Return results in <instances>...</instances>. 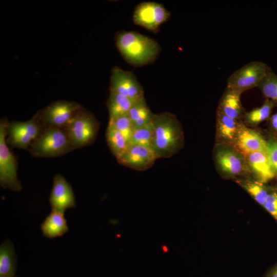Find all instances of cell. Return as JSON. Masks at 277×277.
<instances>
[{
    "instance_id": "25",
    "label": "cell",
    "mask_w": 277,
    "mask_h": 277,
    "mask_svg": "<svg viewBox=\"0 0 277 277\" xmlns=\"http://www.w3.org/2000/svg\"><path fill=\"white\" fill-rule=\"evenodd\" d=\"M258 88L266 99L272 101L277 105V75L270 68Z\"/></svg>"
},
{
    "instance_id": "13",
    "label": "cell",
    "mask_w": 277,
    "mask_h": 277,
    "mask_svg": "<svg viewBox=\"0 0 277 277\" xmlns=\"http://www.w3.org/2000/svg\"><path fill=\"white\" fill-rule=\"evenodd\" d=\"M49 201L52 210L64 213L68 209L75 208V197L70 184L61 174L54 175Z\"/></svg>"
},
{
    "instance_id": "17",
    "label": "cell",
    "mask_w": 277,
    "mask_h": 277,
    "mask_svg": "<svg viewBox=\"0 0 277 277\" xmlns=\"http://www.w3.org/2000/svg\"><path fill=\"white\" fill-rule=\"evenodd\" d=\"M40 228L43 235L51 239L61 237L69 231L64 213L55 210L46 216Z\"/></svg>"
},
{
    "instance_id": "18",
    "label": "cell",
    "mask_w": 277,
    "mask_h": 277,
    "mask_svg": "<svg viewBox=\"0 0 277 277\" xmlns=\"http://www.w3.org/2000/svg\"><path fill=\"white\" fill-rule=\"evenodd\" d=\"M240 96L226 87L220 100L217 110L229 117L241 120L245 111L241 103Z\"/></svg>"
},
{
    "instance_id": "4",
    "label": "cell",
    "mask_w": 277,
    "mask_h": 277,
    "mask_svg": "<svg viewBox=\"0 0 277 277\" xmlns=\"http://www.w3.org/2000/svg\"><path fill=\"white\" fill-rule=\"evenodd\" d=\"M213 154L217 171L225 177L234 178L249 173L245 155L233 146L216 143Z\"/></svg>"
},
{
    "instance_id": "10",
    "label": "cell",
    "mask_w": 277,
    "mask_h": 277,
    "mask_svg": "<svg viewBox=\"0 0 277 277\" xmlns=\"http://www.w3.org/2000/svg\"><path fill=\"white\" fill-rule=\"evenodd\" d=\"M170 13L161 4L145 2L138 4L133 15L134 24L149 31L157 32L160 26L169 18Z\"/></svg>"
},
{
    "instance_id": "5",
    "label": "cell",
    "mask_w": 277,
    "mask_h": 277,
    "mask_svg": "<svg viewBox=\"0 0 277 277\" xmlns=\"http://www.w3.org/2000/svg\"><path fill=\"white\" fill-rule=\"evenodd\" d=\"M8 121L0 122V185L4 189L19 192L22 186L17 174V161L6 141Z\"/></svg>"
},
{
    "instance_id": "19",
    "label": "cell",
    "mask_w": 277,
    "mask_h": 277,
    "mask_svg": "<svg viewBox=\"0 0 277 277\" xmlns=\"http://www.w3.org/2000/svg\"><path fill=\"white\" fill-rule=\"evenodd\" d=\"M17 268V257L14 245L9 240L0 246V277H14Z\"/></svg>"
},
{
    "instance_id": "28",
    "label": "cell",
    "mask_w": 277,
    "mask_h": 277,
    "mask_svg": "<svg viewBox=\"0 0 277 277\" xmlns=\"http://www.w3.org/2000/svg\"><path fill=\"white\" fill-rule=\"evenodd\" d=\"M266 140L267 156L275 177L277 178V136L270 135Z\"/></svg>"
},
{
    "instance_id": "8",
    "label": "cell",
    "mask_w": 277,
    "mask_h": 277,
    "mask_svg": "<svg viewBox=\"0 0 277 277\" xmlns=\"http://www.w3.org/2000/svg\"><path fill=\"white\" fill-rule=\"evenodd\" d=\"M269 69V67L262 62H250L229 76L226 87L241 95L247 90L258 87L266 75Z\"/></svg>"
},
{
    "instance_id": "1",
    "label": "cell",
    "mask_w": 277,
    "mask_h": 277,
    "mask_svg": "<svg viewBox=\"0 0 277 277\" xmlns=\"http://www.w3.org/2000/svg\"><path fill=\"white\" fill-rule=\"evenodd\" d=\"M152 123L153 137L151 148L158 159L170 158L183 148L182 125L173 114L168 112L154 114Z\"/></svg>"
},
{
    "instance_id": "3",
    "label": "cell",
    "mask_w": 277,
    "mask_h": 277,
    "mask_svg": "<svg viewBox=\"0 0 277 277\" xmlns=\"http://www.w3.org/2000/svg\"><path fill=\"white\" fill-rule=\"evenodd\" d=\"M74 149L65 129L47 127L31 144L29 150L34 157L52 158Z\"/></svg>"
},
{
    "instance_id": "6",
    "label": "cell",
    "mask_w": 277,
    "mask_h": 277,
    "mask_svg": "<svg viewBox=\"0 0 277 277\" xmlns=\"http://www.w3.org/2000/svg\"><path fill=\"white\" fill-rule=\"evenodd\" d=\"M98 129L99 123L95 116L83 108L65 129L76 149L91 144Z\"/></svg>"
},
{
    "instance_id": "11",
    "label": "cell",
    "mask_w": 277,
    "mask_h": 277,
    "mask_svg": "<svg viewBox=\"0 0 277 277\" xmlns=\"http://www.w3.org/2000/svg\"><path fill=\"white\" fill-rule=\"evenodd\" d=\"M110 91H112L134 101L144 96L142 86L133 73L120 68L113 67L110 76Z\"/></svg>"
},
{
    "instance_id": "22",
    "label": "cell",
    "mask_w": 277,
    "mask_h": 277,
    "mask_svg": "<svg viewBox=\"0 0 277 277\" xmlns=\"http://www.w3.org/2000/svg\"><path fill=\"white\" fill-rule=\"evenodd\" d=\"M106 138L110 151L116 160L125 153L130 145L126 137L110 124L106 129Z\"/></svg>"
},
{
    "instance_id": "31",
    "label": "cell",
    "mask_w": 277,
    "mask_h": 277,
    "mask_svg": "<svg viewBox=\"0 0 277 277\" xmlns=\"http://www.w3.org/2000/svg\"><path fill=\"white\" fill-rule=\"evenodd\" d=\"M267 277H277V266L270 272Z\"/></svg>"
},
{
    "instance_id": "33",
    "label": "cell",
    "mask_w": 277,
    "mask_h": 277,
    "mask_svg": "<svg viewBox=\"0 0 277 277\" xmlns=\"http://www.w3.org/2000/svg\"><path fill=\"white\" fill-rule=\"evenodd\" d=\"M14 277H18V276H15Z\"/></svg>"
},
{
    "instance_id": "26",
    "label": "cell",
    "mask_w": 277,
    "mask_h": 277,
    "mask_svg": "<svg viewBox=\"0 0 277 277\" xmlns=\"http://www.w3.org/2000/svg\"><path fill=\"white\" fill-rule=\"evenodd\" d=\"M153 137L152 122L146 125L135 128L129 140L130 145H139L151 147Z\"/></svg>"
},
{
    "instance_id": "16",
    "label": "cell",
    "mask_w": 277,
    "mask_h": 277,
    "mask_svg": "<svg viewBox=\"0 0 277 277\" xmlns=\"http://www.w3.org/2000/svg\"><path fill=\"white\" fill-rule=\"evenodd\" d=\"M242 121L229 117L216 110V143L232 146Z\"/></svg>"
},
{
    "instance_id": "15",
    "label": "cell",
    "mask_w": 277,
    "mask_h": 277,
    "mask_svg": "<svg viewBox=\"0 0 277 277\" xmlns=\"http://www.w3.org/2000/svg\"><path fill=\"white\" fill-rule=\"evenodd\" d=\"M249 173L254 180L265 184L275 177L267 154L254 152L245 155Z\"/></svg>"
},
{
    "instance_id": "12",
    "label": "cell",
    "mask_w": 277,
    "mask_h": 277,
    "mask_svg": "<svg viewBox=\"0 0 277 277\" xmlns=\"http://www.w3.org/2000/svg\"><path fill=\"white\" fill-rule=\"evenodd\" d=\"M158 159L151 147L139 145H129L125 153L117 160L127 167L137 171L151 168Z\"/></svg>"
},
{
    "instance_id": "30",
    "label": "cell",
    "mask_w": 277,
    "mask_h": 277,
    "mask_svg": "<svg viewBox=\"0 0 277 277\" xmlns=\"http://www.w3.org/2000/svg\"><path fill=\"white\" fill-rule=\"evenodd\" d=\"M270 125L277 136V112L271 116Z\"/></svg>"
},
{
    "instance_id": "21",
    "label": "cell",
    "mask_w": 277,
    "mask_h": 277,
    "mask_svg": "<svg viewBox=\"0 0 277 277\" xmlns=\"http://www.w3.org/2000/svg\"><path fill=\"white\" fill-rule=\"evenodd\" d=\"M134 101L121 94L110 91L107 102L109 118L128 114Z\"/></svg>"
},
{
    "instance_id": "29",
    "label": "cell",
    "mask_w": 277,
    "mask_h": 277,
    "mask_svg": "<svg viewBox=\"0 0 277 277\" xmlns=\"http://www.w3.org/2000/svg\"><path fill=\"white\" fill-rule=\"evenodd\" d=\"M263 206L268 212L277 220V190L269 192Z\"/></svg>"
},
{
    "instance_id": "2",
    "label": "cell",
    "mask_w": 277,
    "mask_h": 277,
    "mask_svg": "<svg viewBox=\"0 0 277 277\" xmlns=\"http://www.w3.org/2000/svg\"><path fill=\"white\" fill-rule=\"evenodd\" d=\"M115 43L124 59L135 67L152 63L161 50L155 40L134 31L117 32L115 35Z\"/></svg>"
},
{
    "instance_id": "24",
    "label": "cell",
    "mask_w": 277,
    "mask_h": 277,
    "mask_svg": "<svg viewBox=\"0 0 277 277\" xmlns=\"http://www.w3.org/2000/svg\"><path fill=\"white\" fill-rule=\"evenodd\" d=\"M238 183L258 203L264 206L269 192L264 184L253 179H238Z\"/></svg>"
},
{
    "instance_id": "27",
    "label": "cell",
    "mask_w": 277,
    "mask_h": 277,
    "mask_svg": "<svg viewBox=\"0 0 277 277\" xmlns=\"http://www.w3.org/2000/svg\"><path fill=\"white\" fill-rule=\"evenodd\" d=\"M108 124L112 125L129 142L134 126L128 114L109 118Z\"/></svg>"
},
{
    "instance_id": "20",
    "label": "cell",
    "mask_w": 277,
    "mask_h": 277,
    "mask_svg": "<svg viewBox=\"0 0 277 277\" xmlns=\"http://www.w3.org/2000/svg\"><path fill=\"white\" fill-rule=\"evenodd\" d=\"M128 114L134 128L150 124L154 115L147 105L144 97L134 102Z\"/></svg>"
},
{
    "instance_id": "32",
    "label": "cell",
    "mask_w": 277,
    "mask_h": 277,
    "mask_svg": "<svg viewBox=\"0 0 277 277\" xmlns=\"http://www.w3.org/2000/svg\"><path fill=\"white\" fill-rule=\"evenodd\" d=\"M162 250L164 252H167L168 251V249H167V247L165 246H163L162 247Z\"/></svg>"
},
{
    "instance_id": "23",
    "label": "cell",
    "mask_w": 277,
    "mask_h": 277,
    "mask_svg": "<svg viewBox=\"0 0 277 277\" xmlns=\"http://www.w3.org/2000/svg\"><path fill=\"white\" fill-rule=\"evenodd\" d=\"M275 106V104L273 102L266 99L261 107L244 113L243 116L244 123L251 126L258 125L270 117Z\"/></svg>"
},
{
    "instance_id": "14",
    "label": "cell",
    "mask_w": 277,
    "mask_h": 277,
    "mask_svg": "<svg viewBox=\"0 0 277 277\" xmlns=\"http://www.w3.org/2000/svg\"><path fill=\"white\" fill-rule=\"evenodd\" d=\"M232 146L244 155L254 152L267 154L266 139L258 131L249 128L243 122Z\"/></svg>"
},
{
    "instance_id": "7",
    "label": "cell",
    "mask_w": 277,
    "mask_h": 277,
    "mask_svg": "<svg viewBox=\"0 0 277 277\" xmlns=\"http://www.w3.org/2000/svg\"><path fill=\"white\" fill-rule=\"evenodd\" d=\"M45 128L38 111L28 121L8 122L7 143L12 147L29 150Z\"/></svg>"
},
{
    "instance_id": "9",
    "label": "cell",
    "mask_w": 277,
    "mask_h": 277,
    "mask_svg": "<svg viewBox=\"0 0 277 277\" xmlns=\"http://www.w3.org/2000/svg\"><path fill=\"white\" fill-rule=\"evenodd\" d=\"M83 108L81 104L73 101H58L38 112L45 127L65 129Z\"/></svg>"
}]
</instances>
